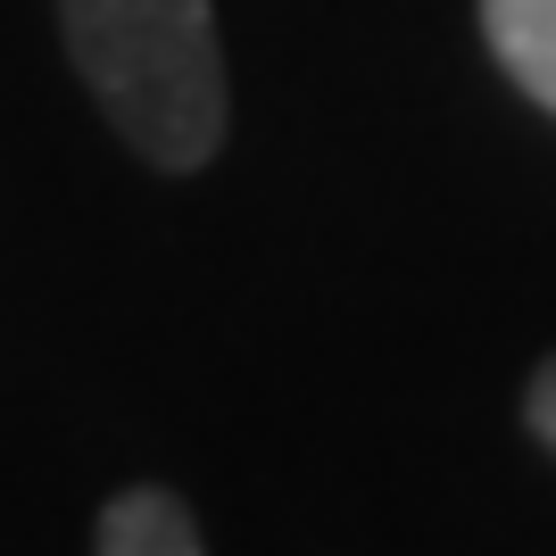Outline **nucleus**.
<instances>
[{
  "instance_id": "nucleus-2",
  "label": "nucleus",
  "mask_w": 556,
  "mask_h": 556,
  "mask_svg": "<svg viewBox=\"0 0 556 556\" xmlns=\"http://www.w3.org/2000/svg\"><path fill=\"white\" fill-rule=\"evenodd\" d=\"M92 556H208V540H200V515H191L175 490L134 482L100 507Z\"/></svg>"
},
{
  "instance_id": "nucleus-1",
  "label": "nucleus",
  "mask_w": 556,
  "mask_h": 556,
  "mask_svg": "<svg viewBox=\"0 0 556 556\" xmlns=\"http://www.w3.org/2000/svg\"><path fill=\"white\" fill-rule=\"evenodd\" d=\"M59 42L116 141L159 175H200L225 150L232 84L216 0H59Z\"/></svg>"
},
{
  "instance_id": "nucleus-4",
  "label": "nucleus",
  "mask_w": 556,
  "mask_h": 556,
  "mask_svg": "<svg viewBox=\"0 0 556 556\" xmlns=\"http://www.w3.org/2000/svg\"><path fill=\"white\" fill-rule=\"evenodd\" d=\"M523 424H532V441L556 457V357H540V374L523 382Z\"/></svg>"
},
{
  "instance_id": "nucleus-3",
  "label": "nucleus",
  "mask_w": 556,
  "mask_h": 556,
  "mask_svg": "<svg viewBox=\"0 0 556 556\" xmlns=\"http://www.w3.org/2000/svg\"><path fill=\"white\" fill-rule=\"evenodd\" d=\"M482 42L515 92L556 116V0H482Z\"/></svg>"
}]
</instances>
